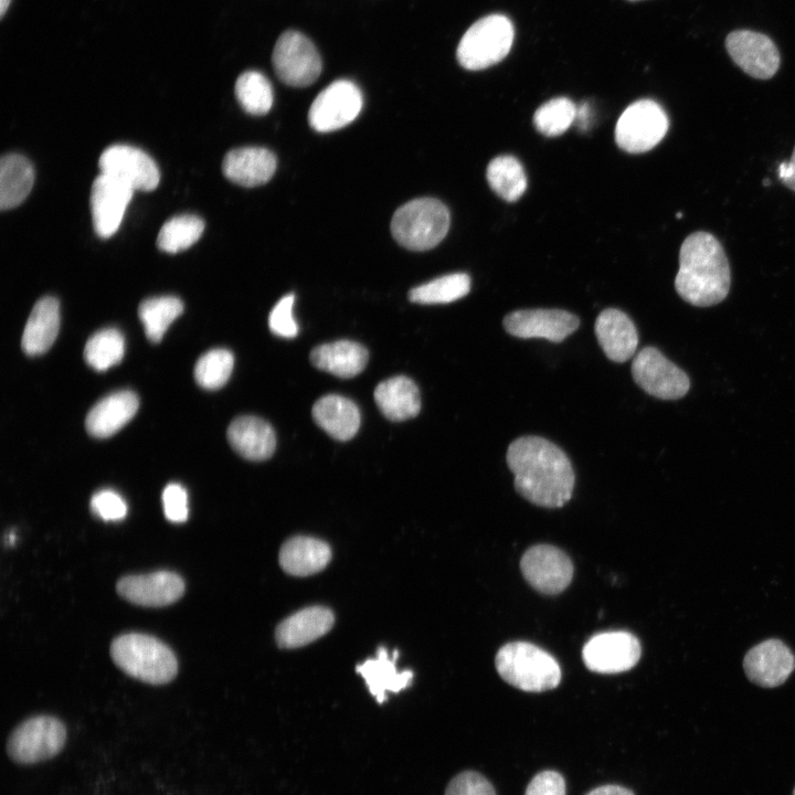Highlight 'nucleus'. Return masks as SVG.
<instances>
[{"label": "nucleus", "instance_id": "obj_1", "mask_svg": "<svg viewBox=\"0 0 795 795\" xmlns=\"http://www.w3.org/2000/svg\"><path fill=\"white\" fill-rule=\"evenodd\" d=\"M507 465L517 492L544 508H561L572 497L575 476L566 454L540 436H521L510 443Z\"/></svg>", "mask_w": 795, "mask_h": 795}, {"label": "nucleus", "instance_id": "obj_2", "mask_svg": "<svg viewBox=\"0 0 795 795\" xmlns=\"http://www.w3.org/2000/svg\"><path fill=\"white\" fill-rule=\"evenodd\" d=\"M730 285L729 262L718 239L703 231L688 235L679 251L678 295L692 306L709 307L728 296Z\"/></svg>", "mask_w": 795, "mask_h": 795}, {"label": "nucleus", "instance_id": "obj_3", "mask_svg": "<svg viewBox=\"0 0 795 795\" xmlns=\"http://www.w3.org/2000/svg\"><path fill=\"white\" fill-rule=\"evenodd\" d=\"M115 665L127 675L151 685L170 682L178 672L171 648L160 639L141 633H127L110 645Z\"/></svg>", "mask_w": 795, "mask_h": 795}, {"label": "nucleus", "instance_id": "obj_4", "mask_svg": "<svg viewBox=\"0 0 795 795\" xmlns=\"http://www.w3.org/2000/svg\"><path fill=\"white\" fill-rule=\"evenodd\" d=\"M499 676L509 685L528 692L554 689L561 681L556 659L542 648L527 642L504 645L495 658Z\"/></svg>", "mask_w": 795, "mask_h": 795}, {"label": "nucleus", "instance_id": "obj_5", "mask_svg": "<svg viewBox=\"0 0 795 795\" xmlns=\"http://www.w3.org/2000/svg\"><path fill=\"white\" fill-rule=\"evenodd\" d=\"M449 223V211L442 201L420 198L406 202L394 212L391 233L403 247L426 251L442 242Z\"/></svg>", "mask_w": 795, "mask_h": 795}, {"label": "nucleus", "instance_id": "obj_6", "mask_svg": "<svg viewBox=\"0 0 795 795\" xmlns=\"http://www.w3.org/2000/svg\"><path fill=\"white\" fill-rule=\"evenodd\" d=\"M513 36V25L506 15L484 17L462 36L456 51L457 61L469 71L487 68L507 56Z\"/></svg>", "mask_w": 795, "mask_h": 795}, {"label": "nucleus", "instance_id": "obj_7", "mask_svg": "<svg viewBox=\"0 0 795 795\" xmlns=\"http://www.w3.org/2000/svg\"><path fill=\"white\" fill-rule=\"evenodd\" d=\"M669 120L664 108L653 99H639L619 116L615 126V141L630 153L653 149L665 137Z\"/></svg>", "mask_w": 795, "mask_h": 795}, {"label": "nucleus", "instance_id": "obj_8", "mask_svg": "<svg viewBox=\"0 0 795 795\" xmlns=\"http://www.w3.org/2000/svg\"><path fill=\"white\" fill-rule=\"evenodd\" d=\"M66 741L64 724L54 717L39 716L22 722L8 740V754L22 764H31L56 755Z\"/></svg>", "mask_w": 795, "mask_h": 795}, {"label": "nucleus", "instance_id": "obj_9", "mask_svg": "<svg viewBox=\"0 0 795 795\" xmlns=\"http://www.w3.org/2000/svg\"><path fill=\"white\" fill-rule=\"evenodd\" d=\"M272 62L278 78L294 87L311 85L322 68L314 43L305 34L294 30L279 35L273 50Z\"/></svg>", "mask_w": 795, "mask_h": 795}, {"label": "nucleus", "instance_id": "obj_10", "mask_svg": "<svg viewBox=\"0 0 795 795\" xmlns=\"http://www.w3.org/2000/svg\"><path fill=\"white\" fill-rule=\"evenodd\" d=\"M632 375L646 393L661 400H678L690 388L686 372L655 347H645L635 356Z\"/></svg>", "mask_w": 795, "mask_h": 795}, {"label": "nucleus", "instance_id": "obj_11", "mask_svg": "<svg viewBox=\"0 0 795 795\" xmlns=\"http://www.w3.org/2000/svg\"><path fill=\"white\" fill-rule=\"evenodd\" d=\"M362 105V93L353 82L335 81L314 99L308 112L309 125L319 132L340 129L358 117Z\"/></svg>", "mask_w": 795, "mask_h": 795}, {"label": "nucleus", "instance_id": "obj_12", "mask_svg": "<svg viewBox=\"0 0 795 795\" xmlns=\"http://www.w3.org/2000/svg\"><path fill=\"white\" fill-rule=\"evenodd\" d=\"M640 654L639 640L626 630L598 633L582 649L586 668L598 674L629 670L638 662Z\"/></svg>", "mask_w": 795, "mask_h": 795}, {"label": "nucleus", "instance_id": "obj_13", "mask_svg": "<svg viewBox=\"0 0 795 795\" xmlns=\"http://www.w3.org/2000/svg\"><path fill=\"white\" fill-rule=\"evenodd\" d=\"M524 580L536 591L554 595L564 591L573 577V563L559 548L537 544L529 548L520 560Z\"/></svg>", "mask_w": 795, "mask_h": 795}, {"label": "nucleus", "instance_id": "obj_14", "mask_svg": "<svg viewBox=\"0 0 795 795\" xmlns=\"http://www.w3.org/2000/svg\"><path fill=\"white\" fill-rule=\"evenodd\" d=\"M98 166L106 174L136 190L157 188L160 173L156 162L145 151L128 145H113L99 157Z\"/></svg>", "mask_w": 795, "mask_h": 795}, {"label": "nucleus", "instance_id": "obj_15", "mask_svg": "<svg viewBox=\"0 0 795 795\" xmlns=\"http://www.w3.org/2000/svg\"><path fill=\"white\" fill-rule=\"evenodd\" d=\"M725 49L732 61L754 78L768 80L780 68V52L772 39L763 33L734 30L725 39Z\"/></svg>", "mask_w": 795, "mask_h": 795}, {"label": "nucleus", "instance_id": "obj_16", "mask_svg": "<svg viewBox=\"0 0 795 795\" xmlns=\"http://www.w3.org/2000/svg\"><path fill=\"white\" fill-rule=\"evenodd\" d=\"M505 330L513 337L544 338L561 342L580 326V319L562 309H521L504 318Z\"/></svg>", "mask_w": 795, "mask_h": 795}, {"label": "nucleus", "instance_id": "obj_17", "mask_svg": "<svg viewBox=\"0 0 795 795\" xmlns=\"http://www.w3.org/2000/svg\"><path fill=\"white\" fill-rule=\"evenodd\" d=\"M184 589L183 579L171 571L126 575L116 584L117 593L123 598L147 607L170 605L182 597Z\"/></svg>", "mask_w": 795, "mask_h": 795}, {"label": "nucleus", "instance_id": "obj_18", "mask_svg": "<svg viewBox=\"0 0 795 795\" xmlns=\"http://www.w3.org/2000/svg\"><path fill=\"white\" fill-rule=\"evenodd\" d=\"M743 668L751 682L774 688L784 683L795 669V656L782 640L766 639L746 653Z\"/></svg>", "mask_w": 795, "mask_h": 795}, {"label": "nucleus", "instance_id": "obj_19", "mask_svg": "<svg viewBox=\"0 0 795 795\" xmlns=\"http://www.w3.org/2000/svg\"><path fill=\"white\" fill-rule=\"evenodd\" d=\"M134 190L100 173L91 190V210L96 234L110 237L118 230Z\"/></svg>", "mask_w": 795, "mask_h": 795}, {"label": "nucleus", "instance_id": "obj_20", "mask_svg": "<svg viewBox=\"0 0 795 795\" xmlns=\"http://www.w3.org/2000/svg\"><path fill=\"white\" fill-rule=\"evenodd\" d=\"M595 336L605 356L614 362H625L634 356L638 333L633 320L622 310L606 308L594 325Z\"/></svg>", "mask_w": 795, "mask_h": 795}, {"label": "nucleus", "instance_id": "obj_21", "mask_svg": "<svg viewBox=\"0 0 795 795\" xmlns=\"http://www.w3.org/2000/svg\"><path fill=\"white\" fill-rule=\"evenodd\" d=\"M276 156L262 147H242L230 150L222 162L224 176L243 187H257L274 176Z\"/></svg>", "mask_w": 795, "mask_h": 795}, {"label": "nucleus", "instance_id": "obj_22", "mask_svg": "<svg viewBox=\"0 0 795 795\" xmlns=\"http://www.w3.org/2000/svg\"><path fill=\"white\" fill-rule=\"evenodd\" d=\"M226 436L232 448L248 460L268 459L276 448V435L272 425L253 415L234 418L227 427Z\"/></svg>", "mask_w": 795, "mask_h": 795}, {"label": "nucleus", "instance_id": "obj_23", "mask_svg": "<svg viewBox=\"0 0 795 795\" xmlns=\"http://www.w3.org/2000/svg\"><path fill=\"white\" fill-rule=\"evenodd\" d=\"M139 400L135 392L121 390L99 400L87 413V432L98 438L114 435L137 413Z\"/></svg>", "mask_w": 795, "mask_h": 795}, {"label": "nucleus", "instance_id": "obj_24", "mask_svg": "<svg viewBox=\"0 0 795 795\" xmlns=\"http://www.w3.org/2000/svg\"><path fill=\"white\" fill-rule=\"evenodd\" d=\"M335 623L331 610L309 606L288 616L276 628V642L282 648L305 646L328 633Z\"/></svg>", "mask_w": 795, "mask_h": 795}, {"label": "nucleus", "instance_id": "obj_25", "mask_svg": "<svg viewBox=\"0 0 795 795\" xmlns=\"http://www.w3.org/2000/svg\"><path fill=\"white\" fill-rule=\"evenodd\" d=\"M398 650L390 655L385 647H379L377 657L364 660L356 667L364 679L369 691L379 703L384 702L386 692H399L407 688L413 679L410 670L399 671L396 668Z\"/></svg>", "mask_w": 795, "mask_h": 795}, {"label": "nucleus", "instance_id": "obj_26", "mask_svg": "<svg viewBox=\"0 0 795 795\" xmlns=\"http://www.w3.org/2000/svg\"><path fill=\"white\" fill-rule=\"evenodd\" d=\"M314 367L341 379L361 373L368 361L369 352L364 346L351 340H338L315 347L309 354Z\"/></svg>", "mask_w": 795, "mask_h": 795}, {"label": "nucleus", "instance_id": "obj_27", "mask_svg": "<svg viewBox=\"0 0 795 795\" xmlns=\"http://www.w3.org/2000/svg\"><path fill=\"white\" fill-rule=\"evenodd\" d=\"M316 424L338 441H349L359 431L361 414L348 398L328 394L317 400L311 409Z\"/></svg>", "mask_w": 795, "mask_h": 795}, {"label": "nucleus", "instance_id": "obj_28", "mask_svg": "<svg viewBox=\"0 0 795 795\" xmlns=\"http://www.w3.org/2000/svg\"><path fill=\"white\" fill-rule=\"evenodd\" d=\"M278 559L286 573L308 576L322 571L328 565L331 560V549L320 539L297 536L282 545Z\"/></svg>", "mask_w": 795, "mask_h": 795}, {"label": "nucleus", "instance_id": "obj_29", "mask_svg": "<svg viewBox=\"0 0 795 795\" xmlns=\"http://www.w3.org/2000/svg\"><path fill=\"white\" fill-rule=\"evenodd\" d=\"M373 396L380 412L393 422L413 418L421 410L418 388L404 375L380 382L374 389Z\"/></svg>", "mask_w": 795, "mask_h": 795}, {"label": "nucleus", "instance_id": "obj_30", "mask_svg": "<svg viewBox=\"0 0 795 795\" xmlns=\"http://www.w3.org/2000/svg\"><path fill=\"white\" fill-rule=\"evenodd\" d=\"M60 304L46 296L36 301L24 327L21 347L28 356L45 353L55 341L60 330Z\"/></svg>", "mask_w": 795, "mask_h": 795}, {"label": "nucleus", "instance_id": "obj_31", "mask_svg": "<svg viewBox=\"0 0 795 795\" xmlns=\"http://www.w3.org/2000/svg\"><path fill=\"white\" fill-rule=\"evenodd\" d=\"M34 183L30 161L18 153H8L0 161V208L18 206L29 195Z\"/></svg>", "mask_w": 795, "mask_h": 795}, {"label": "nucleus", "instance_id": "obj_32", "mask_svg": "<svg viewBox=\"0 0 795 795\" xmlns=\"http://www.w3.org/2000/svg\"><path fill=\"white\" fill-rule=\"evenodd\" d=\"M490 188L501 199L517 201L527 189V177L519 160L509 155L494 158L486 171Z\"/></svg>", "mask_w": 795, "mask_h": 795}, {"label": "nucleus", "instance_id": "obj_33", "mask_svg": "<svg viewBox=\"0 0 795 795\" xmlns=\"http://www.w3.org/2000/svg\"><path fill=\"white\" fill-rule=\"evenodd\" d=\"M183 311L182 301L174 296H160L140 303L138 315L149 341L160 342L171 322Z\"/></svg>", "mask_w": 795, "mask_h": 795}, {"label": "nucleus", "instance_id": "obj_34", "mask_svg": "<svg viewBox=\"0 0 795 795\" xmlns=\"http://www.w3.org/2000/svg\"><path fill=\"white\" fill-rule=\"evenodd\" d=\"M469 289L470 277L466 273H453L412 288L409 299L422 305L448 304L465 297Z\"/></svg>", "mask_w": 795, "mask_h": 795}, {"label": "nucleus", "instance_id": "obj_35", "mask_svg": "<svg viewBox=\"0 0 795 795\" xmlns=\"http://www.w3.org/2000/svg\"><path fill=\"white\" fill-rule=\"evenodd\" d=\"M125 352V339L116 328L95 332L86 342L84 359L96 371H105L119 363Z\"/></svg>", "mask_w": 795, "mask_h": 795}, {"label": "nucleus", "instance_id": "obj_36", "mask_svg": "<svg viewBox=\"0 0 795 795\" xmlns=\"http://www.w3.org/2000/svg\"><path fill=\"white\" fill-rule=\"evenodd\" d=\"M235 96L242 108L251 115L267 114L274 100L271 82L258 71H246L237 77Z\"/></svg>", "mask_w": 795, "mask_h": 795}, {"label": "nucleus", "instance_id": "obj_37", "mask_svg": "<svg viewBox=\"0 0 795 795\" xmlns=\"http://www.w3.org/2000/svg\"><path fill=\"white\" fill-rule=\"evenodd\" d=\"M204 222L193 214H182L168 220L157 239L158 247L167 253H178L189 248L202 235Z\"/></svg>", "mask_w": 795, "mask_h": 795}, {"label": "nucleus", "instance_id": "obj_38", "mask_svg": "<svg viewBox=\"0 0 795 795\" xmlns=\"http://www.w3.org/2000/svg\"><path fill=\"white\" fill-rule=\"evenodd\" d=\"M234 367L233 353L227 349H212L202 354L194 367L197 383L206 390L222 388L230 379Z\"/></svg>", "mask_w": 795, "mask_h": 795}, {"label": "nucleus", "instance_id": "obj_39", "mask_svg": "<svg viewBox=\"0 0 795 795\" xmlns=\"http://www.w3.org/2000/svg\"><path fill=\"white\" fill-rule=\"evenodd\" d=\"M576 105L568 97H554L542 104L533 115L537 130L548 137L563 134L574 123Z\"/></svg>", "mask_w": 795, "mask_h": 795}, {"label": "nucleus", "instance_id": "obj_40", "mask_svg": "<svg viewBox=\"0 0 795 795\" xmlns=\"http://www.w3.org/2000/svg\"><path fill=\"white\" fill-rule=\"evenodd\" d=\"M445 795H497L492 784L483 774L475 771H464L454 776Z\"/></svg>", "mask_w": 795, "mask_h": 795}, {"label": "nucleus", "instance_id": "obj_41", "mask_svg": "<svg viewBox=\"0 0 795 795\" xmlns=\"http://www.w3.org/2000/svg\"><path fill=\"white\" fill-rule=\"evenodd\" d=\"M295 296L288 294L280 298L273 307L268 316V326L273 333L284 337L294 338L298 333V326L293 316V306Z\"/></svg>", "mask_w": 795, "mask_h": 795}, {"label": "nucleus", "instance_id": "obj_42", "mask_svg": "<svg viewBox=\"0 0 795 795\" xmlns=\"http://www.w3.org/2000/svg\"><path fill=\"white\" fill-rule=\"evenodd\" d=\"M91 509L106 521L121 520L127 515L125 500L114 490H99L91 499Z\"/></svg>", "mask_w": 795, "mask_h": 795}, {"label": "nucleus", "instance_id": "obj_43", "mask_svg": "<svg viewBox=\"0 0 795 795\" xmlns=\"http://www.w3.org/2000/svg\"><path fill=\"white\" fill-rule=\"evenodd\" d=\"M162 505L166 518L171 522L188 519V495L179 484H169L162 491Z\"/></svg>", "mask_w": 795, "mask_h": 795}, {"label": "nucleus", "instance_id": "obj_44", "mask_svg": "<svg viewBox=\"0 0 795 795\" xmlns=\"http://www.w3.org/2000/svg\"><path fill=\"white\" fill-rule=\"evenodd\" d=\"M524 795H566L564 777L553 770L541 771L529 782Z\"/></svg>", "mask_w": 795, "mask_h": 795}, {"label": "nucleus", "instance_id": "obj_45", "mask_svg": "<svg viewBox=\"0 0 795 795\" xmlns=\"http://www.w3.org/2000/svg\"><path fill=\"white\" fill-rule=\"evenodd\" d=\"M778 178L784 186L795 192V147L789 160L780 163Z\"/></svg>", "mask_w": 795, "mask_h": 795}, {"label": "nucleus", "instance_id": "obj_46", "mask_svg": "<svg viewBox=\"0 0 795 795\" xmlns=\"http://www.w3.org/2000/svg\"><path fill=\"white\" fill-rule=\"evenodd\" d=\"M585 795H634V793L624 786L607 784L595 787Z\"/></svg>", "mask_w": 795, "mask_h": 795}, {"label": "nucleus", "instance_id": "obj_47", "mask_svg": "<svg viewBox=\"0 0 795 795\" xmlns=\"http://www.w3.org/2000/svg\"><path fill=\"white\" fill-rule=\"evenodd\" d=\"M590 114H591V110H590V107H589V105H587L586 103H583V104L580 105L579 107L576 106V117H575V120L577 119L579 126H580L582 129H586V126L589 125L587 119L590 118Z\"/></svg>", "mask_w": 795, "mask_h": 795}, {"label": "nucleus", "instance_id": "obj_48", "mask_svg": "<svg viewBox=\"0 0 795 795\" xmlns=\"http://www.w3.org/2000/svg\"><path fill=\"white\" fill-rule=\"evenodd\" d=\"M11 0H0V15L3 17L7 12Z\"/></svg>", "mask_w": 795, "mask_h": 795}, {"label": "nucleus", "instance_id": "obj_49", "mask_svg": "<svg viewBox=\"0 0 795 795\" xmlns=\"http://www.w3.org/2000/svg\"><path fill=\"white\" fill-rule=\"evenodd\" d=\"M793 795H795V788H794V791H793Z\"/></svg>", "mask_w": 795, "mask_h": 795}, {"label": "nucleus", "instance_id": "obj_50", "mask_svg": "<svg viewBox=\"0 0 795 795\" xmlns=\"http://www.w3.org/2000/svg\"><path fill=\"white\" fill-rule=\"evenodd\" d=\"M629 1H638V0H629Z\"/></svg>", "mask_w": 795, "mask_h": 795}]
</instances>
